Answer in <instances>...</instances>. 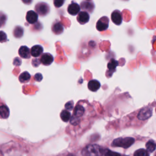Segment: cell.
<instances>
[{"mask_svg": "<svg viewBox=\"0 0 156 156\" xmlns=\"http://www.w3.org/2000/svg\"><path fill=\"white\" fill-rule=\"evenodd\" d=\"M105 149L101 146L91 144L86 146L82 151V155L83 156H102Z\"/></svg>", "mask_w": 156, "mask_h": 156, "instance_id": "obj_1", "label": "cell"}, {"mask_svg": "<svg viewBox=\"0 0 156 156\" xmlns=\"http://www.w3.org/2000/svg\"><path fill=\"white\" fill-rule=\"evenodd\" d=\"M135 142V139L132 137L118 138L114 140L112 143V146L114 147H122L127 149L131 146Z\"/></svg>", "mask_w": 156, "mask_h": 156, "instance_id": "obj_2", "label": "cell"}, {"mask_svg": "<svg viewBox=\"0 0 156 156\" xmlns=\"http://www.w3.org/2000/svg\"><path fill=\"white\" fill-rule=\"evenodd\" d=\"M35 10L40 16H44L50 12V6L46 2H40L35 5Z\"/></svg>", "mask_w": 156, "mask_h": 156, "instance_id": "obj_3", "label": "cell"}, {"mask_svg": "<svg viewBox=\"0 0 156 156\" xmlns=\"http://www.w3.org/2000/svg\"><path fill=\"white\" fill-rule=\"evenodd\" d=\"M109 24V19L106 16H103L101 17L96 24V29L99 31H104L108 29Z\"/></svg>", "mask_w": 156, "mask_h": 156, "instance_id": "obj_4", "label": "cell"}, {"mask_svg": "<svg viewBox=\"0 0 156 156\" xmlns=\"http://www.w3.org/2000/svg\"><path fill=\"white\" fill-rule=\"evenodd\" d=\"M152 108L148 107H145L140 110V111L138 113L137 118L140 120H146L152 116Z\"/></svg>", "mask_w": 156, "mask_h": 156, "instance_id": "obj_5", "label": "cell"}, {"mask_svg": "<svg viewBox=\"0 0 156 156\" xmlns=\"http://www.w3.org/2000/svg\"><path fill=\"white\" fill-rule=\"evenodd\" d=\"M80 7L82 11H85L88 13H91L94 9V4L92 1H83L80 4Z\"/></svg>", "mask_w": 156, "mask_h": 156, "instance_id": "obj_6", "label": "cell"}, {"mask_svg": "<svg viewBox=\"0 0 156 156\" xmlns=\"http://www.w3.org/2000/svg\"><path fill=\"white\" fill-rule=\"evenodd\" d=\"M122 13L119 10L116 9L112 12L111 14V20L117 26L121 24L122 23Z\"/></svg>", "mask_w": 156, "mask_h": 156, "instance_id": "obj_7", "label": "cell"}, {"mask_svg": "<svg viewBox=\"0 0 156 156\" xmlns=\"http://www.w3.org/2000/svg\"><path fill=\"white\" fill-rule=\"evenodd\" d=\"M51 30L55 35L61 34L64 30V27L62 23L60 21L56 20L54 22H53L51 26Z\"/></svg>", "mask_w": 156, "mask_h": 156, "instance_id": "obj_8", "label": "cell"}, {"mask_svg": "<svg viewBox=\"0 0 156 156\" xmlns=\"http://www.w3.org/2000/svg\"><path fill=\"white\" fill-rule=\"evenodd\" d=\"M41 57L40 58V62L43 65L45 66H48L50 65L54 61V57L48 52H45V53H42L41 54Z\"/></svg>", "mask_w": 156, "mask_h": 156, "instance_id": "obj_9", "label": "cell"}, {"mask_svg": "<svg viewBox=\"0 0 156 156\" xmlns=\"http://www.w3.org/2000/svg\"><path fill=\"white\" fill-rule=\"evenodd\" d=\"M80 5L73 1H71V4H69L67 7L68 13L73 16L77 15V13L80 12Z\"/></svg>", "mask_w": 156, "mask_h": 156, "instance_id": "obj_10", "label": "cell"}, {"mask_svg": "<svg viewBox=\"0 0 156 156\" xmlns=\"http://www.w3.org/2000/svg\"><path fill=\"white\" fill-rule=\"evenodd\" d=\"M90 20V15L85 11H80L77 13V21L80 24H85Z\"/></svg>", "mask_w": 156, "mask_h": 156, "instance_id": "obj_11", "label": "cell"}, {"mask_svg": "<svg viewBox=\"0 0 156 156\" xmlns=\"http://www.w3.org/2000/svg\"><path fill=\"white\" fill-rule=\"evenodd\" d=\"M38 15L34 10H29L27 12L26 15V19L28 23L33 24L38 21Z\"/></svg>", "mask_w": 156, "mask_h": 156, "instance_id": "obj_12", "label": "cell"}, {"mask_svg": "<svg viewBox=\"0 0 156 156\" xmlns=\"http://www.w3.org/2000/svg\"><path fill=\"white\" fill-rule=\"evenodd\" d=\"M30 55L34 57H37L43 53V48L40 44H36L33 46L30 49Z\"/></svg>", "mask_w": 156, "mask_h": 156, "instance_id": "obj_13", "label": "cell"}, {"mask_svg": "<svg viewBox=\"0 0 156 156\" xmlns=\"http://www.w3.org/2000/svg\"><path fill=\"white\" fill-rule=\"evenodd\" d=\"M20 56L23 58H29L30 57V49L26 46H22L18 50Z\"/></svg>", "mask_w": 156, "mask_h": 156, "instance_id": "obj_14", "label": "cell"}, {"mask_svg": "<svg viewBox=\"0 0 156 156\" xmlns=\"http://www.w3.org/2000/svg\"><path fill=\"white\" fill-rule=\"evenodd\" d=\"M10 113L9 108L3 104H0V118L6 119L9 117Z\"/></svg>", "mask_w": 156, "mask_h": 156, "instance_id": "obj_15", "label": "cell"}, {"mask_svg": "<svg viewBox=\"0 0 156 156\" xmlns=\"http://www.w3.org/2000/svg\"><path fill=\"white\" fill-rule=\"evenodd\" d=\"M101 87L100 82L97 80H91L88 83V88L91 91H96Z\"/></svg>", "mask_w": 156, "mask_h": 156, "instance_id": "obj_16", "label": "cell"}, {"mask_svg": "<svg viewBox=\"0 0 156 156\" xmlns=\"http://www.w3.org/2000/svg\"><path fill=\"white\" fill-rule=\"evenodd\" d=\"M84 112H85V109H84L83 107L80 105H77L74 108V115L73 116L79 118L80 117H81L83 115Z\"/></svg>", "mask_w": 156, "mask_h": 156, "instance_id": "obj_17", "label": "cell"}, {"mask_svg": "<svg viewBox=\"0 0 156 156\" xmlns=\"http://www.w3.org/2000/svg\"><path fill=\"white\" fill-rule=\"evenodd\" d=\"M118 65V62L114 58H111L107 64V68L110 71H115Z\"/></svg>", "mask_w": 156, "mask_h": 156, "instance_id": "obj_18", "label": "cell"}, {"mask_svg": "<svg viewBox=\"0 0 156 156\" xmlns=\"http://www.w3.org/2000/svg\"><path fill=\"white\" fill-rule=\"evenodd\" d=\"M30 78V75L27 71H24L19 76V80L22 83L28 82Z\"/></svg>", "mask_w": 156, "mask_h": 156, "instance_id": "obj_19", "label": "cell"}, {"mask_svg": "<svg viewBox=\"0 0 156 156\" xmlns=\"http://www.w3.org/2000/svg\"><path fill=\"white\" fill-rule=\"evenodd\" d=\"M71 113L68 110H64L60 113V118L64 122H68L71 118Z\"/></svg>", "mask_w": 156, "mask_h": 156, "instance_id": "obj_20", "label": "cell"}, {"mask_svg": "<svg viewBox=\"0 0 156 156\" xmlns=\"http://www.w3.org/2000/svg\"><path fill=\"white\" fill-rule=\"evenodd\" d=\"M146 147L149 152H153L155 150V143L153 140L148 141L146 144Z\"/></svg>", "mask_w": 156, "mask_h": 156, "instance_id": "obj_21", "label": "cell"}, {"mask_svg": "<svg viewBox=\"0 0 156 156\" xmlns=\"http://www.w3.org/2000/svg\"><path fill=\"white\" fill-rule=\"evenodd\" d=\"M13 35L16 38H21L23 35V28L20 26H16L13 30Z\"/></svg>", "mask_w": 156, "mask_h": 156, "instance_id": "obj_22", "label": "cell"}, {"mask_svg": "<svg viewBox=\"0 0 156 156\" xmlns=\"http://www.w3.org/2000/svg\"><path fill=\"white\" fill-rule=\"evenodd\" d=\"M133 156H149V154L146 150L144 149H140L135 152Z\"/></svg>", "mask_w": 156, "mask_h": 156, "instance_id": "obj_23", "label": "cell"}, {"mask_svg": "<svg viewBox=\"0 0 156 156\" xmlns=\"http://www.w3.org/2000/svg\"><path fill=\"white\" fill-rule=\"evenodd\" d=\"M104 154L105 156H121L119 153L110 151L109 149H105Z\"/></svg>", "mask_w": 156, "mask_h": 156, "instance_id": "obj_24", "label": "cell"}, {"mask_svg": "<svg viewBox=\"0 0 156 156\" xmlns=\"http://www.w3.org/2000/svg\"><path fill=\"white\" fill-rule=\"evenodd\" d=\"M65 0H53V4L55 7L59 8L61 7L65 3Z\"/></svg>", "mask_w": 156, "mask_h": 156, "instance_id": "obj_25", "label": "cell"}, {"mask_svg": "<svg viewBox=\"0 0 156 156\" xmlns=\"http://www.w3.org/2000/svg\"><path fill=\"white\" fill-rule=\"evenodd\" d=\"M7 41V35L3 31H0V42L3 43Z\"/></svg>", "mask_w": 156, "mask_h": 156, "instance_id": "obj_26", "label": "cell"}, {"mask_svg": "<svg viewBox=\"0 0 156 156\" xmlns=\"http://www.w3.org/2000/svg\"><path fill=\"white\" fill-rule=\"evenodd\" d=\"M65 108H66L67 110H73V101H71L68 102L65 104Z\"/></svg>", "mask_w": 156, "mask_h": 156, "instance_id": "obj_27", "label": "cell"}, {"mask_svg": "<svg viewBox=\"0 0 156 156\" xmlns=\"http://www.w3.org/2000/svg\"><path fill=\"white\" fill-rule=\"evenodd\" d=\"M43 79V76L41 75V73H37L35 75V79L37 80V81H41Z\"/></svg>", "mask_w": 156, "mask_h": 156, "instance_id": "obj_28", "label": "cell"}, {"mask_svg": "<svg viewBox=\"0 0 156 156\" xmlns=\"http://www.w3.org/2000/svg\"><path fill=\"white\" fill-rule=\"evenodd\" d=\"M23 3L26 4H30L32 2V0H21Z\"/></svg>", "mask_w": 156, "mask_h": 156, "instance_id": "obj_29", "label": "cell"}, {"mask_svg": "<svg viewBox=\"0 0 156 156\" xmlns=\"http://www.w3.org/2000/svg\"><path fill=\"white\" fill-rule=\"evenodd\" d=\"M68 156H75L74 155H73V154H69V155H68Z\"/></svg>", "mask_w": 156, "mask_h": 156, "instance_id": "obj_30", "label": "cell"}, {"mask_svg": "<svg viewBox=\"0 0 156 156\" xmlns=\"http://www.w3.org/2000/svg\"><path fill=\"white\" fill-rule=\"evenodd\" d=\"M86 1H91V0H86Z\"/></svg>", "mask_w": 156, "mask_h": 156, "instance_id": "obj_31", "label": "cell"}, {"mask_svg": "<svg viewBox=\"0 0 156 156\" xmlns=\"http://www.w3.org/2000/svg\"><path fill=\"white\" fill-rule=\"evenodd\" d=\"M124 1H128V0H124Z\"/></svg>", "mask_w": 156, "mask_h": 156, "instance_id": "obj_32", "label": "cell"}]
</instances>
